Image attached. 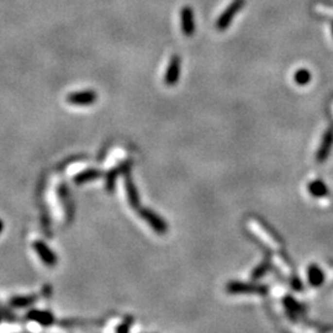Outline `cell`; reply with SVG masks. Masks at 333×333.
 <instances>
[{
  "label": "cell",
  "instance_id": "6da1fadb",
  "mask_svg": "<svg viewBox=\"0 0 333 333\" xmlns=\"http://www.w3.org/2000/svg\"><path fill=\"white\" fill-rule=\"evenodd\" d=\"M245 0H233L229 5L220 14V16L216 20V29L217 31H226L229 27L231 22L233 21L235 16L245 8Z\"/></svg>",
  "mask_w": 333,
  "mask_h": 333
},
{
  "label": "cell",
  "instance_id": "7a4b0ae2",
  "mask_svg": "<svg viewBox=\"0 0 333 333\" xmlns=\"http://www.w3.org/2000/svg\"><path fill=\"white\" fill-rule=\"evenodd\" d=\"M226 290L229 294H248V295H265L268 293V288L258 284H249V282L231 281L227 284Z\"/></svg>",
  "mask_w": 333,
  "mask_h": 333
},
{
  "label": "cell",
  "instance_id": "3957f363",
  "mask_svg": "<svg viewBox=\"0 0 333 333\" xmlns=\"http://www.w3.org/2000/svg\"><path fill=\"white\" fill-rule=\"evenodd\" d=\"M179 19H180V29L181 32L187 37H192L196 31V24H195V14L193 8L189 5H185L180 9L179 13Z\"/></svg>",
  "mask_w": 333,
  "mask_h": 333
},
{
  "label": "cell",
  "instance_id": "277c9868",
  "mask_svg": "<svg viewBox=\"0 0 333 333\" xmlns=\"http://www.w3.org/2000/svg\"><path fill=\"white\" fill-rule=\"evenodd\" d=\"M140 216L151 226V228L155 229L159 235H164L168 231V225L162 217L157 215L155 211L149 209H140Z\"/></svg>",
  "mask_w": 333,
  "mask_h": 333
},
{
  "label": "cell",
  "instance_id": "5b68a950",
  "mask_svg": "<svg viewBox=\"0 0 333 333\" xmlns=\"http://www.w3.org/2000/svg\"><path fill=\"white\" fill-rule=\"evenodd\" d=\"M66 99L67 103L70 105L88 106V105L94 104L98 100V94L94 90H79L70 93Z\"/></svg>",
  "mask_w": 333,
  "mask_h": 333
},
{
  "label": "cell",
  "instance_id": "8992f818",
  "mask_svg": "<svg viewBox=\"0 0 333 333\" xmlns=\"http://www.w3.org/2000/svg\"><path fill=\"white\" fill-rule=\"evenodd\" d=\"M32 248L35 249L37 256L40 257V259L46 265L56 266L57 262H58L56 253L43 241H35V242L32 243Z\"/></svg>",
  "mask_w": 333,
  "mask_h": 333
},
{
  "label": "cell",
  "instance_id": "52a82bcc",
  "mask_svg": "<svg viewBox=\"0 0 333 333\" xmlns=\"http://www.w3.org/2000/svg\"><path fill=\"white\" fill-rule=\"evenodd\" d=\"M180 77V57L178 54H173L168 63V68L165 70L164 83L167 86L173 87L178 83Z\"/></svg>",
  "mask_w": 333,
  "mask_h": 333
},
{
  "label": "cell",
  "instance_id": "ba28073f",
  "mask_svg": "<svg viewBox=\"0 0 333 333\" xmlns=\"http://www.w3.org/2000/svg\"><path fill=\"white\" fill-rule=\"evenodd\" d=\"M26 318L41 326H45V327H48V326L54 323L53 315L50 311H43V310H30L26 314Z\"/></svg>",
  "mask_w": 333,
  "mask_h": 333
},
{
  "label": "cell",
  "instance_id": "9c48e42d",
  "mask_svg": "<svg viewBox=\"0 0 333 333\" xmlns=\"http://www.w3.org/2000/svg\"><path fill=\"white\" fill-rule=\"evenodd\" d=\"M125 188H126V194H127V200L128 204L132 209H139L140 208V196L139 192H137V188L135 187V183H133L132 178L130 175V172H126L125 174Z\"/></svg>",
  "mask_w": 333,
  "mask_h": 333
},
{
  "label": "cell",
  "instance_id": "30bf717a",
  "mask_svg": "<svg viewBox=\"0 0 333 333\" xmlns=\"http://www.w3.org/2000/svg\"><path fill=\"white\" fill-rule=\"evenodd\" d=\"M333 146V127H330L326 131L325 136H323L322 142H321V146L318 148V152L316 158H317V162H325L326 159L330 156L331 149Z\"/></svg>",
  "mask_w": 333,
  "mask_h": 333
},
{
  "label": "cell",
  "instance_id": "8fae6325",
  "mask_svg": "<svg viewBox=\"0 0 333 333\" xmlns=\"http://www.w3.org/2000/svg\"><path fill=\"white\" fill-rule=\"evenodd\" d=\"M128 164H130V162H126L121 164L119 168H114L107 172V174L105 175V187H106L107 192L111 193L115 189V181H116V179H118L120 174H125L126 172L130 171V165Z\"/></svg>",
  "mask_w": 333,
  "mask_h": 333
},
{
  "label": "cell",
  "instance_id": "7c38bea8",
  "mask_svg": "<svg viewBox=\"0 0 333 333\" xmlns=\"http://www.w3.org/2000/svg\"><path fill=\"white\" fill-rule=\"evenodd\" d=\"M103 176V172L100 169H95V168H89L86 169V171L80 172L78 173L77 175L73 178V181H74L77 185H82L84 183H88V181L91 180H96V179L102 178Z\"/></svg>",
  "mask_w": 333,
  "mask_h": 333
},
{
  "label": "cell",
  "instance_id": "4fadbf2b",
  "mask_svg": "<svg viewBox=\"0 0 333 333\" xmlns=\"http://www.w3.org/2000/svg\"><path fill=\"white\" fill-rule=\"evenodd\" d=\"M38 300V295H26V296H13L9 304L16 309H24L35 304Z\"/></svg>",
  "mask_w": 333,
  "mask_h": 333
},
{
  "label": "cell",
  "instance_id": "5bb4252c",
  "mask_svg": "<svg viewBox=\"0 0 333 333\" xmlns=\"http://www.w3.org/2000/svg\"><path fill=\"white\" fill-rule=\"evenodd\" d=\"M307 278H309V282L312 286L322 285L323 279H325L323 272L316 264H312V265L309 266V269H307Z\"/></svg>",
  "mask_w": 333,
  "mask_h": 333
},
{
  "label": "cell",
  "instance_id": "9a60e30c",
  "mask_svg": "<svg viewBox=\"0 0 333 333\" xmlns=\"http://www.w3.org/2000/svg\"><path fill=\"white\" fill-rule=\"evenodd\" d=\"M307 190L315 197H323L327 195L328 189L322 180H314L307 185Z\"/></svg>",
  "mask_w": 333,
  "mask_h": 333
},
{
  "label": "cell",
  "instance_id": "2e32d148",
  "mask_svg": "<svg viewBox=\"0 0 333 333\" xmlns=\"http://www.w3.org/2000/svg\"><path fill=\"white\" fill-rule=\"evenodd\" d=\"M294 80L298 86H306L307 83L311 80V73L307 70H298L294 74Z\"/></svg>",
  "mask_w": 333,
  "mask_h": 333
},
{
  "label": "cell",
  "instance_id": "e0dca14e",
  "mask_svg": "<svg viewBox=\"0 0 333 333\" xmlns=\"http://www.w3.org/2000/svg\"><path fill=\"white\" fill-rule=\"evenodd\" d=\"M270 268V263L268 259H265V261L263 262V263L259 264L258 266H257L256 269L253 270V273H252V278H253L254 280L257 279H261L262 277H264V274H265L268 270H269Z\"/></svg>",
  "mask_w": 333,
  "mask_h": 333
},
{
  "label": "cell",
  "instance_id": "ac0fdd59",
  "mask_svg": "<svg viewBox=\"0 0 333 333\" xmlns=\"http://www.w3.org/2000/svg\"><path fill=\"white\" fill-rule=\"evenodd\" d=\"M130 326H131V321L130 322L121 323L119 327H116V331H118V332H127V331L130 330Z\"/></svg>",
  "mask_w": 333,
  "mask_h": 333
},
{
  "label": "cell",
  "instance_id": "d6986e66",
  "mask_svg": "<svg viewBox=\"0 0 333 333\" xmlns=\"http://www.w3.org/2000/svg\"><path fill=\"white\" fill-rule=\"evenodd\" d=\"M3 229H4V222H3V220L0 219V233L3 232Z\"/></svg>",
  "mask_w": 333,
  "mask_h": 333
},
{
  "label": "cell",
  "instance_id": "ffe728a7",
  "mask_svg": "<svg viewBox=\"0 0 333 333\" xmlns=\"http://www.w3.org/2000/svg\"><path fill=\"white\" fill-rule=\"evenodd\" d=\"M1 318H3V315L0 314V322H1Z\"/></svg>",
  "mask_w": 333,
  "mask_h": 333
},
{
  "label": "cell",
  "instance_id": "44dd1931",
  "mask_svg": "<svg viewBox=\"0 0 333 333\" xmlns=\"http://www.w3.org/2000/svg\"><path fill=\"white\" fill-rule=\"evenodd\" d=\"M332 32H333V21H332Z\"/></svg>",
  "mask_w": 333,
  "mask_h": 333
}]
</instances>
